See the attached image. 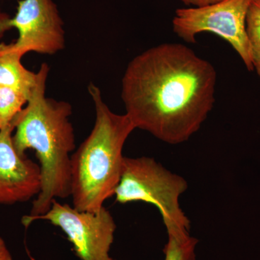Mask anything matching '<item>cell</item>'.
I'll use <instances>...</instances> for the list:
<instances>
[{
    "label": "cell",
    "instance_id": "cell-1",
    "mask_svg": "<svg viewBox=\"0 0 260 260\" xmlns=\"http://www.w3.org/2000/svg\"><path fill=\"white\" fill-rule=\"evenodd\" d=\"M217 73L190 48L165 43L135 56L121 79L126 114L136 129L170 145L187 141L215 102Z\"/></svg>",
    "mask_w": 260,
    "mask_h": 260
},
{
    "label": "cell",
    "instance_id": "cell-2",
    "mask_svg": "<svg viewBox=\"0 0 260 260\" xmlns=\"http://www.w3.org/2000/svg\"><path fill=\"white\" fill-rule=\"evenodd\" d=\"M49 67L43 63L26 105L13 121V145L21 157L32 149L40 164L42 188L32 202L30 215L34 218L50 209L56 198L71 197L70 155L75 148L74 128L70 120L73 109L70 103L46 95Z\"/></svg>",
    "mask_w": 260,
    "mask_h": 260
},
{
    "label": "cell",
    "instance_id": "cell-3",
    "mask_svg": "<svg viewBox=\"0 0 260 260\" xmlns=\"http://www.w3.org/2000/svg\"><path fill=\"white\" fill-rule=\"evenodd\" d=\"M88 90L95 106V124L72 155L71 197L75 209L95 213L115 194L122 173L123 148L136 128L126 114L109 109L99 87L91 83Z\"/></svg>",
    "mask_w": 260,
    "mask_h": 260
},
{
    "label": "cell",
    "instance_id": "cell-4",
    "mask_svg": "<svg viewBox=\"0 0 260 260\" xmlns=\"http://www.w3.org/2000/svg\"><path fill=\"white\" fill-rule=\"evenodd\" d=\"M187 188L184 178L171 172L153 158L124 157L114 195L120 204L143 202L156 207L165 226L175 225L190 230V221L179 205V198Z\"/></svg>",
    "mask_w": 260,
    "mask_h": 260
},
{
    "label": "cell",
    "instance_id": "cell-5",
    "mask_svg": "<svg viewBox=\"0 0 260 260\" xmlns=\"http://www.w3.org/2000/svg\"><path fill=\"white\" fill-rule=\"evenodd\" d=\"M252 0H223L204 7L176 10L173 30L186 43H196L201 32L215 34L229 43L249 71L254 70L246 30L248 10Z\"/></svg>",
    "mask_w": 260,
    "mask_h": 260
},
{
    "label": "cell",
    "instance_id": "cell-6",
    "mask_svg": "<svg viewBox=\"0 0 260 260\" xmlns=\"http://www.w3.org/2000/svg\"><path fill=\"white\" fill-rule=\"evenodd\" d=\"M50 222L60 228L73 245L75 254L81 260H114L109 254L116 232L115 220L105 208L95 213L80 211L56 200L44 215L28 218L22 223L28 227L36 220Z\"/></svg>",
    "mask_w": 260,
    "mask_h": 260
},
{
    "label": "cell",
    "instance_id": "cell-7",
    "mask_svg": "<svg viewBox=\"0 0 260 260\" xmlns=\"http://www.w3.org/2000/svg\"><path fill=\"white\" fill-rule=\"evenodd\" d=\"M6 31L15 28L18 38L11 43L15 51L54 54L64 49V22L53 0H18L17 12L4 24Z\"/></svg>",
    "mask_w": 260,
    "mask_h": 260
},
{
    "label": "cell",
    "instance_id": "cell-8",
    "mask_svg": "<svg viewBox=\"0 0 260 260\" xmlns=\"http://www.w3.org/2000/svg\"><path fill=\"white\" fill-rule=\"evenodd\" d=\"M14 124L0 129V204L25 203L42 188L40 167L21 157L13 142Z\"/></svg>",
    "mask_w": 260,
    "mask_h": 260
},
{
    "label": "cell",
    "instance_id": "cell-9",
    "mask_svg": "<svg viewBox=\"0 0 260 260\" xmlns=\"http://www.w3.org/2000/svg\"><path fill=\"white\" fill-rule=\"evenodd\" d=\"M23 56L13 49L11 44L0 43V85L16 89L29 97L37 82V73L24 67Z\"/></svg>",
    "mask_w": 260,
    "mask_h": 260
},
{
    "label": "cell",
    "instance_id": "cell-10",
    "mask_svg": "<svg viewBox=\"0 0 260 260\" xmlns=\"http://www.w3.org/2000/svg\"><path fill=\"white\" fill-rule=\"evenodd\" d=\"M167 228L168 242L164 247V260H195L198 239L191 237L189 229L179 225Z\"/></svg>",
    "mask_w": 260,
    "mask_h": 260
},
{
    "label": "cell",
    "instance_id": "cell-11",
    "mask_svg": "<svg viewBox=\"0 0 260 260\" xmlns=\"http://www.w3.org/2000/svg\"><path fill=\"white\" fill-rule=\"evenodd\" d=\"M28 99L20 90L0 85V129L13 124Z\"/></svg>",
    "mask_w": 260,
    "mask_h": 260
},
{
    "label": "cell",
    "instance_id": "cell-12",
    "mask_svg": "<svg viewBox=\"0 0 260 260\" xmlns=\"http://www.w3.org/2000/svg\"><path fill=\"white\" fill-rule=\"evenodd\" d=\"M246 30L253 68L260 78V0L251 1L246 15Z\"/></svg>",
    "mask_w": 260,
    "mask_h": 260
},
{
    "label": "cell",
    "instance_id": "cell-13",
    "mask_svg": "<svg viewBox=\"0 0 260 260\" xmlns=\"http://www.w3.org/2000/svg\"><path fill=\"white\" fill-rule=\"evenodd\" d=\"M180 1L188 6L199 8V7L215 4V3H219L223 0H180Z\"/></svg>",
    "mask_w": 260,
    "mask_h": 260
},
{
    "label": "cell",
    "instance_id": "cell-14",
    "mask_svg": "<svg viewBox=\"0 0 260 260\" xmlns=\"http://www.w3.org/2000/svg\"><path fill=\"white\" fill-rule=\"evenodd\" d=\"M0 260H13L5 241L0 237Z\"/></svg>",
    "mask_w": 260,
    "mask_h": 260
},
{
    "label": "cell",
    "instance_id": "cell-15",
    "mask_svg": "<svg viewBox=\"0 0 260 260\" xmlns=\"http://www.w3.org/2000/svg\"><path fill=\"white\" fill-rule=\"evenodd\" d=\"M0 2H1V0H0Z\"/></svg>",
    "mask_w": 260,
    "mask_h": 260
}]
</instances>
